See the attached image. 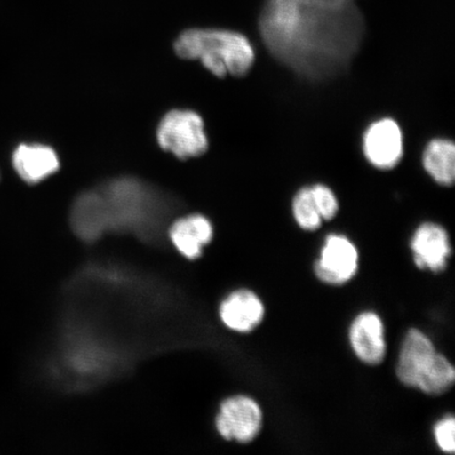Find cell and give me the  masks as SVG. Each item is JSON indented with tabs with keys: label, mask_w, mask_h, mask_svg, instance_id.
Returning <instances> with one entry per match:
<instances>
[{
	"label": "cell",
	"mask_w": 455,
	"mask_h": 455,
	"mask_svg": "<svg viewBox=\"0 0 455 455\" xmlns=\"http://www.w3.org/2000/svg\"><path fill=\"white\" fill-rule=\"evenodd\" d=\"M423 166L442 186H452L455 180V145L447 139H434L423 153Z\"/></svg>",
	"instance_id": "cell-14"
},
{
	"label": "cell",
	"mask_w": 455,
	"mask_h": 455,
	"mask_svg": "<svg viewBox=\"0 0 455 455\" xmlns=\"http://www.w3.org/2000/svg\"><path fill=\"white\" fill-rule=\"evenodd\" d=\"M157 140L164 150L180 159L201 156L209 145L202 117L186 110H173L164 116Z\"/></svg>",
	"instance_id": "cell-4"
},
{
	"label": "cell",
	"mask_w": 455,
	"mask_h": 455,
	"mask_svg": "<svg viewBox=\"0 0 455 455\" xmlns=\"http://www.w3.org/2000/svg\"><path fill=\"white\" fill-rule=\"evenodd\" d=\"M259 30L277 60L320 79L348 66L362 44L365 21L355 2L265 0Z\"/></svg>",
	"instance_id": "cell-1"
},
{
	"label": "cell",
	"mask_w": 455,
	"mask_h": 455,
	"mask_svg": "<svg viewBox=\"0 0 455 455\" xmlns=\"http://www.w3.org/2000/svg\"><path fill=\"white\" fill-rule=\"evenodd\" d=\"M437 356L434 343L425 333L419 329L409 330L398 356V379L409 388L418 389L434 368Z\"/></svg>",
	"instance_id": "cell-6"
},
{
	"label": "cell",
	"mask_w": 455,
	"mask_h": 455,
	"mask_svg": "<svg viewBox=\"0 0 455 455\" xmlns=\"http://www.w3.org/2000/svg\"><path fill=\"white\" fill-rule=\"evenodd\" d=\"M349 339L352 350L361 362L377 366L385 360V327L377 313L363 312L356 316L350 327Z\"/></svg>",
	"instance_id": "cell-10"
},
{
	"label": "cell",
	"mask_w": 455,
	"mask_h": 455,
	"mask_svg": "<svg viewBox=\"0 0 455 455\" xmlns=\"http://www.w3.org/2000/svg\"><path fill=\"white\" fill-rule=\"evenodd\" d=\"M220 315L233 331L247 333L259 327L264 320L263 301L250 290H238L223 301Z\"/></svg>",
	"instance_id": "cell-11"
},
{
	"label": "cell",
	"mask_w": 455,
	"mask_h": 455,
	"mask_svg": "<svg viewBox=\"0 0 455 455\" xmlns=\"http://www.w3.org/2000/svg\"><path fill=\"white\" fill-rule=\"evenodd\" d=\"M435 437L437 446L443 452L453 454L455 451V419L447 417L435 425Z\"/></svg>",
	"instance_id": "cell-18"
},
{
	"label": "cell",
	"mask_w": 455,
	"mask_h": 455,
	"mask_svg": "<svg viewBox=\"0 0 455 455\" xmlns=\"http://www.w3.org/2000/svg\"><path fill=\"white\" fill-rule=\"evenodd\" d=\"M16 172L28 184H38L60 168V159L52 148L44 145H20L14 152Z\"/></svg>",
	"instance_id": "cell-12"
},
{
	"label": "cell",
	"mask_w": 455,
	"mask_h": 455,
	"mask_svg": "<svg viewBox=\"0 0 455 455\" xmlns=\"http://www.w3.org/2000/svg\"><path fill=\"white\" fill-rule=\"evenodd\" d=\"M169 235L180 254L189 259H196L213 237V228L203 215H190L176 220L171 226Z\"/></svg>",
	"instance_id": "cell-13"
},
{
	"label": "cell",
	"mask_w": 455,
	"mask_h": 455,
	"mask_svg": "<svg viewBox=\"0 0 455 455\" xmlns=\"http://www.w3.org/2000/svg\"><path fill=\"white\" fill-rule=\"evenodd\" d=\"M168 193L135 178L107 181L78 196L72 210V224L79 235L98 237L107 229H152L172 210Z\"/></svg>",
	"instance_id": "cell-2"
},
{
	"label": "cell",
	"mask_w": 455,
	"mask_h": 455,
	"mask_svg": "<svg viewBox=\"0 0 455 455\" xmlns=\"http://www.w3.org/2000/svg\"><path fill=\"white\" fill-rule=\"evenodd\" d=\"M310 188L313 201H315L323 220L334 219L335 215L339 212V204L338 197L335 196L331 188L323 184H316Z\"/></svg>",
	"instance_id": "cell-17"
},
{
	"label": "cell",
	"mask_w": 455,
	"mask_h": 455,
	"mask_svg": "<svg viewBox=\"0 0 455 455\" xmlns=\"http://www.w3.org/2000/svg\"><path fill=\"white\" fill-rule=\"evenodd\" d=\"M292 212L301 229L315 231L322 226L323 219L313 201L311 188L303 187L295 193Z\"/></svg>",
	"instance_id": "cell-16"
},
{
	"label": "cell",
	"mask_w": 455,
	"mask_h": 455,
	"mask_svg": "<svg viewBox=\"0 0 455 455\" xmlns=\"http://www.w3.org/2000/svg\"><path fill=\"white\" fill-rule=\"evenodd\" d=\"M176 54L185 60H199L214 76H243L251 69L255 51L242 33L218 28H192L174 44Z\"/></svg>",
	"instance_id": "cell-3"
},
{
	"label": "cell",
	"mask_w": 455,
	"mask_h": 455,
	"mask_svg": "<svg viewBox=\"0 0 455 455\" xmlns=\"http://www.w3.org/2000/svg\"><path fill=\"white\" fill-rule=\"evenodd\" d=\"M363 150L368 162L379 169H392L403 155V140L400 124L390 117L375 121L367 128Z\"/></svg>",
	"instance_id": "cell-8"
},
{
	"label": "cell",
	"mask_w": 455,
	"mask_h": 455,
	"mask_svg": "<svg viewBox=\"0 0 455 455\" xmlns=\"http://www.w3.org/2000/svg\"><path fill=\"white\" fill-rule=\"evenodd\" d=\"M455 382V370L446 356L439 355L428 377L419 387L425 395L439 396L447 394Z\"/></svg>",
	"instance_id": "cell-15"
},
{
	"label": "cell",
	"mask_w": 455,
	"mask_h": 455,
	"mask_svg": "<svg viewBox=\"0 0 455 455\" xmlns=\"http://www.w3.org/2000/svg\"><path fill=\"white\" fill-rule=\"evenodd\" d=\"M358 270V251L348 237L330 235L316 260L315 272L318 280L332 286H340L352 280Z\"/></svg>",
	"instance_id": "cell-7"
},
{
	"label": "cell",
	"mask_w": 455,
	"mask_h": 455,
	"mask_svg": "<svg viewBox=\"0 0 455 455\" xmlns=\"http://www.w3.org/2000/svg\"><path fill=\"white\" fill-rule=\"evenodd\" d=\"M338 2H356V0H338Z\"/></svg>",
	"instance_id": "cell-19"
},
{
	"label": "cell",
	"mask_w": 455,
	"mask_h": 455,
	"mask_svg": "<svg viewBox=\"0 0 455 455\" xmlns=\"http://www.w3.org/2000/svg\"><path fill=\"white\" fill-rule=\"evenodd\" d=\"M263 420V411L253 398L235 396L221 403L216 428L225 440L247 443L259 436Z\"/></svg>",
	"instance_id": "cell-5"
},
{
	"label": "cell",
	"mask_w": 455,
	"mask_h": 455,
	"mask_svg": "<svg viewBox=\"0 0 455 455\" xmlns=\"http://www.w3.org/2000/svg\"><path fill=\"white\" fill-rule=\"evenodd\" d=\"M411 249L419 269L439 273L446 269L451 258V238L445 228L427 221L415 230Z\"/></svg>",
	"instance_id": "cell-9"
}]
</instances>
